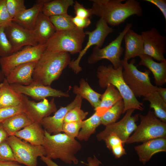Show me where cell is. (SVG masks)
Here are the masks:
<instances>
[{"label":"cell","mask_w":166,"mask_h":166,"mask_svg":"<svg viewBox=\"0 0 166 166\" xmlns=\"http://www.w3.org/2000/svg\"><path fill=\"white\" fill-rule=\"evenodd\" d=\"M91 0L93 15L103 19L108 25L118 26L134 15L141 16L142 8L136 0Z\"/></svg>","instance_id":"6da1fadb"},{"label":"cell","mask_w":166,"mask_h":166,"mask_svg":"<svg viewBox=\"0 0 166 166\" xmlns=\"http://www.w3.org/2000/svg\"><path fill=\"white\" fill-rule=\"evenodd\" d=\"M71 61L68 53L46 49L36 62L32 76L33 82L50 86L59 78Z\"/></svg>","instance_id":"7a4b0ae2"},{"label":"cell","mask_w":166,"mask_h":166,"mask_svg":"<svg viewBox=\"0 0 166 166\" xmlns=\"http://www.w3.org/2000/svg\"><path fill=\"white\" fill-rule=\"evenodd\" d=\"M122 65L115 69L112 65H100L96 72L100 86L106 88L110 84L118 90L124 103L123 113L130 109L142 110L143 104L137 100L126 83L122 76Z\"/></svg>","instance_id":"3957f363"},{"label":"cell","mask_w":166,"mask_h":166,"mask_svg":"<svg viewBox=\"0 0 166 166\" xmlns=\"http://www.w3.org/2000/svg\"><path fill=\"white\" fill-rule=\"evenodd\" d=\"M45 131L42 145L45 150L46 157L51 159H59L68 164H78L75 155L81 149V145L78 141L65 133L50 134Z\"/></svg>","instance_id":"277c9868"},{"label":"cell","mask_w":166,"mask_h":166,"mask_svg":"<svg viewBox=\"0 0 166 166\" xmlns=\"http://www.w3.org/2000/svg\"><path fill=\"white\" fill-rule=\"evenodd\" d=\"M135 63L134 58L129 63L124 58L121 60L122 76L136 97L142 96L144 97L151 93L157 91L158 87L151 82L149 77L151 71L146 69L144 72L139 71L134 65Z\"/></svg>","instance_id":"5b68a950"},{"label":"cell","mask_w":166,"mask_h":166,"mask_svg":"<svg viewBox=\"0 0 166 166\" xmlns=\"http://www.w3.org/2000/svg\"><path fill=\"white\" fill-rule=\"evenodd\" d=\"M140 124L126 143L144 142L161 137H166V123L158 118L154 112L149 110L145 115L140 114Z\"/></svg>","instance_id":"8992f818"},{"label":"cell","mask_w":166,"mask_h":166,"mask_svg":"<svg viewBox=\"0 0 166 166\" xmlns=\"http://www.w3.org/2000/svg\"><path fill=\"white\" fill-rule=\"evenodd\" d=\"M85 35L83 29L76 27L69 30L56 31L46 43V49L71 54L79 53L82 49Z\"/></svg>","instance_id":"52a82bcc"},{"label":"cell","mask_w":166,"mask_h":166,"mask_svg":"<svg viewBox=\"0 0 166 166\" xmlns=\"http://www.w3.org/2000/svg\"><path fill=\"white\" fill-rule=\"evenodd\" d=\"M132 26V23H127L118 36L104 48H101L95 46L88 57V63L93 64L102 59H106L112 63L115 69L122 66L121 57L124 50L121 46L122 42L124 35Z\"/></svg>","instance_id":"ba28073f"},{"label":"cell","mask_w":166,"mask_h":166,"mask_svg":"<svg viewBox=\"0 0 166 166\" xmlns=\"http://www.w3.org/2000/svg\"><path fill=\"white\" fill-rule=\"evenodd\" d=\"M6 140L18 163L26 166H37V158L46 156L45 150L42 145H32L14 135L9 136Z\"/></svg>","instance_id":"9c48e42d"},{"label":"cell","mask_w":166,"mask_h":166,"mask_svg":"<svg viewBox=\"0 0 166 166\" xmlns=\"http://www.w3.org/2000/svg\"><path fill=\"white\" fill-rule=\"evenodd\" d=\"M46 44L26 46L10 55L0 58L1 71L6 77L16 66L24 63L37 62L46 50Z\"/></svg>","instance_id":"30bf717a"},{"label":"cell","mask_w":166,"mask_h":166,"mask_svg":"<svg viewBox=\"0 0 166 166\" xmlns=\"http://www.w3.org/2000/svg\"><path fill=\"white\" fill-rule=\"evenodd\" d=\"M135 110L134 109L127 110L121 120L106 125L104 130L97 134V140H104L109 135L114 134L121 139L124 145L137 126L136 122L138 120L140 114L132 116Z\"/></svg>","instance_id":"8fae6325"},{"label":"cell","mask_w":166,"mask_h":166,"mask_svg":"<svg viewBox=\"0 0 166 166\" xmlns=\"http://www.w3.org/2000/svg\"><path fill=\"white\" fill-rule=\"evenodd\" d=\"M114 29L109 26L102 18L100 19L97 22L96 28L93 30L85 32V35L88 36V41L84 48L79 53L77 58L71 60L68 65L76 74H77L82 70L80 66V61L85 54L87 50L91 46L95 45L101 48L107 36L114 31Z\"/></svg>","instance_id":"7c38bea8"},{"label":"cell","mask_w":166,"mask_h":166,"mask_svg":"<svg viewBox=\"0 0 166 166\" xmlns=\"http://www.w3.org/2000/svg\"><path fill=\"white\" fill-rule=\"evenodd\" d=\"M4 30L14 53L24 46H35L40 44L33 30L25 29L12 20L4 26Z\"/></svg>","instance_id":"4fadbf2b"},{"label":"cell","mask_w":166,"mask_h":166,"mask_svg":"<svg viewBox=\"0 0 166 166\" xmlns=\"http://www.w3.org/2000/svg\"><path fill=\"white\" fill-rule=\"evenodd\" d=\"M144 54L159 61L166 59L164 54L166 52V37L161 34L155 28L142 31Z\"/></svg>","instance_id":"5bb4252c"},{"label":"cell","mask_w":166,"mask_h":166,"mask_svg":"<svg viewBox=\"0 0 166 166\" xmlns=\"http://www.w3.org/2000/svg\"><path fill=\"white\" fill-rule=\"evenodd\" d=\"M12 89L16 92L31 97L36 100H42L48 97H69L67 92L53 89L50 86H45L33 82L27 85L10 84Z\"/></svg>","instance_id":"9a60e30c"},{"label":"cell","mask_w":166,"mask_h":166,"mask_svg":"<svg viewBox=\"0 0 166 166\" xmlns=\"http://www.w3.org/2000/svg\"><path fill=\"white\" fill-rule=\"evenodd\" d=\"M21 95L25 112L33 122L41 123L43 118L57 110L54 98L49 101L46 98L36 102L30 100L25 95Z\"/></svg>","instance_id":"2e32d148"},{"label":"cell","mask_w":166,"mask_h":166,"mask_svg":"<svg viewBox=\"0 0 166 166\" xmlns=\"http://www.w3.org/2000/svg\"><path fill=\"white\" fill-rule=\"evenodd\" d=\"M82 100L81 97L76 95L72 101L65 107H61L54 113L53 116H49L43 118L41 124L44 129L50 134H55L63 132L62 127L66 114L74 108L81 107Z\"/></svg>","instance_id":"e0dca14e"},{"label":"cell","mask_w":166,"mask_h":166,"mask_svg":"<svg viewBox=\"0 0 166 166\" xmlns=\"http://www.w3.org/2000/svg\"><path fill=\"white\" fill-rule=\"evenodd\" d=\"M140 162L143 164L149 161L155 154L166 152V137L151 140L134 147Z\"/></svg>","instance_id":"ac0fdd59"},{"label":"cell","mask_w":166,"mask_h":166,"mask_svg":"<svg viewBox=\"0 0 166 166\" xmlns=\"http://www.w3.org/2000/svg\"><path fill=\"white\" fill-rule=\"evenodd\" d=\"M36 62H28L15 67L6 77L8 83L24 85L31 84L33 82L32 76Z\"/></svg>","instance_id":"d6986e66"},{"label":"cell","mask_w":166,"mask_h":166,"mask_svg":"<svg viewBox=\"0 0 166 166\" xmlns=\"http://www.w3.org/2000/svg\"><path fill=\"white\" fill-rule=\"evenodd\" d=\"M125 46L124 59L127 60L144 54V41L142 35L129 29L124 36Z\"/></svg>","instance_id":"ffe728a7"},{"label":"cell","mask_w":166,"mask_h":166,"mask_svg":"<svg viewBox=\"0 0 166 166\" xmlns=\"http://www.w3.org/2000/svg\"><path fill=\"white\" fill-rule=\"evenodd\" d=\"M47 0H38L31 8L26 9L12 19V21L28 30H34L37 18Z\"/></svg>","instance_id":"44dd1931"},{"label":"cell","mask_w":166,"mask_h":166,"mask_svg":"<svg viewBox=\"0 0 166 166\" xmlns=\"http://www.w3.org/2000/svg\"><path fill=\"white\" fill-rule=\"evenodd\" d=\"M140 65H143L148 69L152 73L156 85L161 86L166 82V60L160 63L154 61L150 56L143 54L139 57Z\"/></svg>","instance_id":"7402d4cb"},{"label":"cell","mask_w":166,"mask_h":166,"mask_svg":"<svg viewBox=\"0 0 166 166\" xmlns=\"http://www.w3.org/2000/svg\"><path fill=\"white\" fill-rule=\"evenodd\" d=\"M45 133V130L41 123L33 122L16 132L14 135L32 145H42Z\"/></svg>","instance_id":"603a6c76"},{"label":"cell","mask_w":166,"mask_h":166,"mask_svg":"<svg viewBox=\"0 0 166 166\" xmlns=\"http://www.w3.org/2000/svg\"><path fill=\"white\" fill-rule=\"evenodd\" d=\"M33 30L41 44H46L56 31L49 17L42 11L38 16Z\"/></svg>","instance_id":"cb8c5ba5"},{"label":"cell","mask_w":166,"mask_h":166,"mask_svg":"<svg viewBox=\"0 0 166 166\" xmlns=\"http://www.w3.org/2000/svg\"><path fill=\"white\" fill-rule=\"evenodd\" d=\"M33 122L27 114L22 112L4 120L1 123L5 131L10 136Z\"/></svg>","instance_id":"d4e9b609"},{"label":"cell","mask_w":166,"mask_h":166,"mask_svg":"<svg viewBox=\"0 0 166 166\" xmlns=\"http://www.w3.org/2000/svg\"><path fill=\"white\" fill-rule=\"evenodd\" d=\"M123 100L118 90L113 85L109 84L102 94L99 106L94 109L101 116L119 101Z\"/></svg>","instance_id":"484cf974"},{"label":"cell","mask_w":166,"mask_h":166,"mask_svg":"<svg viewBox=\"0 0 166 166\" xmlns=\"http://www.w3.org/2000/svg\"><path fill=\"white\" fill-rule=\"evenodd\" d=\"M73 93L76 95L86 100L94 109L99 105L102 94L95 91L84 79L81 78L79 81V86L74 85Z\"/></svg>","instance_id":"4316f807"},{"label":"cell","mask_w":166,"mask_h":166,"mask_svg":"<svg viewBox=\"0 0 166 166\" xmlns=\"http://www.w3.org/2000/svg\"><path fill=\"white\" fill-rule=\"evenodd\" d=\"M0 108L17 106L22 104L21 94L12 89L6 78L0 83Z\"/></svg>","instance_id":"83f0119b"},{"label":"cell","mask_w":166,"mask_h":166,"mask_svg":"<svg viewBox=\"0 0 166 166\" xmlns=\"http://www.w3.org/2000/svg\"><path fill=\"white\" fill-rule=\"evenodd\" d=\"M74 3L73 0H47L43 5L42 12L49 17L67 14L68 8Z\"/></svg>","instance_id":"f1b7e54d"},{"label":"cell","mask_w":166,"mask_h":166,"mask_svg":"<svg viewBox=\"0 0 166 166\" xmlns=\"http://www.w3.org/2000/svg\"><path fill=\"white\" fill-rule=\"evenodd\" d=\"M101 116L96 112L87 119L83 121L82 125L77 138L81 141H87L101 123Z\"/></svg>","instance_id":"f546056e"},{"label":"cell","mask_w":166,"mask_h":166,"mask_svg":"<svg viewBox=\"0 0 166 166\" xmlns=\"http://www.w3.org/2000/svg\"><path fill=\"white\" fill-rule=\"evenodd\" d=\"M144 101H148L150 107L154 110L156 116L161 121L166 123V103L162 99L157 91L150 93L144 97Z\"/></svg>","instance_id":"4dcf8cb0"},{"label":"cell","mask_w":166,"mask_h":166,"mask_svg":"<svg viewBox=\"0 0 166 166\" xmlns=\"http://www.w3.org/2000/svg\"><path fill=\"white\" fill-rule=\"evenodd\" d=\"M124 107L123 100L117 102L101 116V124L106 126L116 122L123 113Z\"/></svg>","instance_id":"1f68e13d"},{"label":"cell","mask_w":166,"mask_h":166,"mask_svg":"<svg viewBox=\"0 0 166 166\" xmlns=\"http://www.w3.org/2000/svg\"><path fill=\"white\" fill-rule=\"evenodd\" d=\"M107 148L111 150L115 158H119L126 154L123 142L117 136L111 134L104 140Z\"/></svg>","instance_id":"d6a6232c"},{"label":"cell","mask_w":166,"mask_h":166,"mask_svg":"<svg viewBox=\"0 0 166 166\" xmlns=\"http://www.w3.org/2000/svg\"><path fill=\"white\" fill-rule=\"evenodd\" d=\"M73 17L68 14L49 17L56 31L69 30L76 27L72 20Z\"/></svg>","instance_id":"836d02e7"},{"label":"cell","mask_w":166,"mask_h":166,"mask_svg":"<svg viewBox=\"0 0 166 166\" xmlns=\"http://www.w3.org/2000/svg\"><path fill=\"white\" fill-rule=\"evenodd\" d=\"M14 53L12 46L4 32V26H0V57H7Z\"/></svg>","instance_id":"e575fe53"},{"label":"cell","mask_w":166,"mask_h":166,"mask_svg":"<svg viewBox=\"0 0 166 166\" xmlns=\"http://www.w3.org/2000/svg\"><path fill=\"white\" fill-rule=\"evenodd\" d=\"M88 114V112L84 111L80 107L74 108L70 109L66 114L64 123L83 121Z\"/></svg>","instance_id":"d590c367"},{"label":"cell","mask_w":166,"mask_h":166,"mask_svg":"<svg viewBox=\"0 0 166 166\" xmlns=\"http://www.w3.org/2000/svg\"><path fill=\"white\" fill-rule=\"evenodd\" d=\"M24 0H6L7 10L12 19L23 10L26 9Z\"/></svg>","instance_id":"8d00e7d4"},{"label":"cell","mask_w":166,"mask_h":166,"mask_svg":"<svg viewBox=\"0 0 166 166\" xmlns=\"http://www.w3.org/2000/svg\"><path fill=\"white\" fill-rule=\"evenodd\" d=\"M83 121L64 123L62 127L63 132L70 137H77L81 128Z\"/></svg>","instance_id":"74e56055"},{"label":"cell","mask_w":166,"mask_h":166,"mask_svg":"<svg viewBox=\"0 0 166 166\" xmlns=\"http://www.w3.org/2000/svg\"><path fill=\"white\" fill-rule=\"evenodd\" d=\"M22 112H25V111L22 103L17 106L1 107L0 121L2 122L16 114Z\"/></svg>","instance_id":"f35d334b"},{"label":"cell","mask_w":166,"mask_h":166,"mask_svg":"<svg viewBox=\"0 0 166 166\" xmlns=\"http://www.w3.org/2000/svg\"><path fill=\"white\" fill-rule=\"evenodd\" d=\"M0 161H16L12 150L6 140L0 143Z\"/></svg>","instance_id":"ab89813d"},{"label":"cell","mask_w":166,"mask_h":166,"mask_svg":"<svg viewBox=\"0 0 166 166\" xmlns=\"http://www.w3.org/2000/svg\"><path fill=\"white\" fill-rule=\"evenodd\" d=\"M75 16L82 18H89L93 15L91 8H86L77 1L73 5Z\"/></svg>","instance_id":"60d3db41"},{"label":"cell","mask_w":166,"mask_h":166,"mask_svg":"<svg viewBox=\"0 0 166 166\" xmlns=\"http://www.w3.org/2000/svg\"><path fill=\"white\" fill-rule=\"evenodd\" d=\"M6 0H0V26H4L12 21L7 10Z\"/></svg>","instance_id":"b9f144b4"},{"label":"cell","mask_w":166,"mask_h":166,"mask_svg":"<svg viewBox=\"0 0 166 166\" xmlns=\"http://www.w3.org/2000/svg\"><path fill=\"white\" fill-rule=\"evenodd\" d=\"M40 159L44 162L47 166H61L53 161L52 159L45 156L41 157ZM87 161L88 166H99L101 164V162L95 156H94L93 157H88Z\"/></svg>","instance_id":"7bdbcfd3"},{"label":"cell","mask_w":166,"mask_h":166,"mask_svg":"<svg viewBox=\"0 0 166 166\" xmlns=\"http://www.w3.org/2000/svg\"><path fill=\"white\" fill-rule=\"evenodd\" d=\"M72 20L76 27L81 29L87 27L91 23L90 18H82L76 16L73 17Z\"/></svg>","instance_id":"ee69618b"},{"label":"cell","mask_w":166,"mask_h":166,"mask_svg":"<svg viewBox=\"0 0 166 166\" xmlns=\"http://www.w3.org/2000/svg\"><path fill=\"white\" fill-rule=\"evenodd\" d=\"M156 6L160 10L166 21V0H145Z\"/></svg>","instance_id":"f6af8a7d"},{"label":"cell","mask_w":166,"mask_h":166,"mask_svg":"<svg viewBox=\"0 0 166 166\" xmlns=\"http://www.w3.org/2000/svg\"><path fill=\"white\" fill-rule=\"evenodd\" d=\"M1 122L0 123V143L3 141L6 140L9 136L3 128Z\"/></svg>","instance_id":"bcb514c9"},{"label":"cell","mask_w":166,"mask_h":166,"mask_svg":"<svg viewBox=\"0 0 166 166\" xmlns=\"http://www.w3.org/2000/svg\"><path fill=\"white\" fill-rule=\"evenodd\" d=\"M0 166H23L18 164L16 161H0Z\"/></svg>","instance_id":"7dc6e473"},{"label":"cell","mask_w":166,"mask_h":166,"mask_svg":"<svg viewBox=\"0 0 166 166\" xmlns=\"http://www.w3.org/2000/svg\"><path fill=\"white\" fill-rule=\"evenodd\" d=\"M157 91L162 99L166 103V88L158 87Z\"/></svg>","instance_id":"c3c4849f"},{"label":"cell","mask_w":166,"mask_h":166,"mask_svg":"<svg viewBox=\"0 0 166 166\" xmlns=\"http://www.w3.org/2000/svg\"><path fill=\"white\" fill-rule=\"evenodd\" d=\"M4 76V74L1 71H0V82L3 80L4 79V78H3V76Z\"/></svg>","instance_id":"681fc988"},{"label":"cell","mask_w":166,"mask_h":166,"mask_svg":"<svg viewBox=\"0 0 166 166\" xmlns=\"http://www.w3.org/2000/svg\"><path fill=\"white\" fill-rule=\"evenodd\" d=\"M2 122V121H0V123Z\"/></svg>","instance_id":"f907efd6"},{"label":"cell","mask_w":166,"mask_h":166,"mask_svg":"<svg viewBox=\"0 0 166 166\" xmlns=\"http://www.w3.org/2000/svg\"><path fill=\"white\" fill-rule=\"evenodd\" d=\"M0 94H1V91L0 90Z\"/></svg>","instance_id":"816d5d0a"},{"label":"cell","mask_w":166,"mask_h":166,"mask_svg":"<svg viewBox=\"0 0 166 166\" xmlns=\"http://www.w3.org/2000/svg\"></svg>","instance_id":"f5cc1de1"}]
</instances>
